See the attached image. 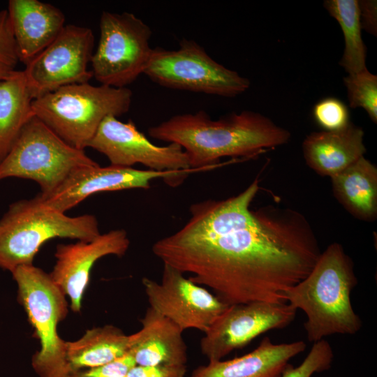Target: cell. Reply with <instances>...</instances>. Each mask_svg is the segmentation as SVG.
I'll return each mask as SVG.
<instances>
[{
  "instance_id": "cell-3",
  "label": "cell",
  "mask_w": 377,
  "mask_h": 377,
  "mask_svg": "<svg viewBox=\"0 0 377 377\" xmlns=\"http://www.w3.org/2000/svg\"><path fill=\"white\" fill-rule=\"evenodd\" d=\"M357 284L353 260L341 244L333 242L321 251L309 274L285 291L286 302L306 316L304 328L309 342L360 330L362 322L350 299Z\"/></svg>"
},
{
  "instance_id": "cell-7",
  "label": "cell",
  "mask_w": 377,
  "mask_h": 377,
  "mask_svg": "<svg viewBox=\"0 0 377 377\" xmlns=\"http://www.w3.org/2000/svg\"><path fill=\"white\" fill-rule=\"evenodd\" d=\"M98 164L84 150L63 140L34 116L0 162V181L8 177L31 179L41 194L56 188L75 169Z\"/></svg>"
},
{
  "instance_id": "cell-24",
  "label": "cell",
  "mask_w": 377,
  "mask_h": 377,
  "mask_svg": "<svg viewBox=\"0 0 377 377\" xmlns=\"http://www.w3.org/2000/svg\"><path fill=\"white\" fill-rule=\"evenodd\" d=\"M349 106L362 108L371 120L377 122V76L367 68L343 77Z\"/></svg>"
},
{
  "instance_id": "cell-17",
  "label": "cell",
  "mask_w": 377,
  "mask_h": 377,
  "mask_svg": "<svg viewBox=\"0 0 377 377\" xmlns=\"http://www.w3.org/2000/svg\"><path fill=\"white\" fill-rule=\"evenodd\" d=\"M140 322V330L128 335V353L135 364L186 365L187 346L176 324L150 306Z\"/></svg>"
},
{
  "instance_id": "cell-12",
  "label": "cell",
  "mask_w": 377,
  "mask_h": 377,
  "mask_svg": "<svg viewBox=\"0 0 377 377\" xmlns=\"http://www.w3.org/2000/svg\"><path fill=\"white\" fill-rule=\"evenodd\" d=\"M142 283L149 306L183 332L193 329L205 333L229 306L205 287L166 264H163L160 283L143 277Z\"/></svg>"
},
{
  "instance_id": "cell-1",
  "label": "cell",
  "mask_w": 377,
  "mask_h": 377,
  "mask_svg": "<svg viewBox=\"0 0 377 377\" xmlns=\"http://www.w3.org/2000/svg\"><path fill=\"white\" fill-rule=\"evenodd\" d=\"M259 188L256 177L235 195L193 204L188 221L156 241L153 253L228 305L286 303L285 291L309 274L321 251L300 212L252 209Z\"/></svg>"
},
{
  "instance_id": "cell-8",
  "label": "cell",
  "mask_w": 377,
  "mask_h": 377,
  "mask_svg": "<svg viewBox=\"0 0 377 377\" xmlns=\"http://www.w3.org/2000/svg\"><path fill=\"white\" fill-rule=\"evenodd\" d=\"M163 87L233 98L250 87L249 79L213 59L193 40H180L177 50L153 48L144 73Z\"/></svg>"
},
{
  "instance_id": "cell-14",
  "label": "cell",
  "mask_w": 377,
  "mask_h": 377,
  "mask_svg": "<svg viewBox=\"0 0 377 377\" xmlns=\"http://www.w3.org/2000/svg\"><path fill=\"white\" fill-rule=\"evenodd\" d=\"M87 147L104 154L110 165L115 166L132 168L140 163L149 170L160 172L191 169L180 145H155L136 128L133 121L122 122L114 116L103 119Z\"/></svg>"
},
{
  "instance_id": "cell-23",
  "label": "cell",
  "mask_w": 377,
  "mask_h": 377,
  "mask_svg": "<svg viewBox=\"0 0 377 377\" xmlns=\"http://www.w3.org/2000/svg\"><path fill=\"white\" fill-rule=\"evenodd\" d=\"M323 6L338 22L343 34L344 50L339 65L348 75L367 69V48L362 38L358 1L325 0Z\"/></svg>"
},
{
  "instance_id": "cell-26",
  "label": "cell",
  "mask_w": 377,
  "mask_h": 377,
  "mask_svg": "<svg viewBox=\"0 0 377 377\" xmlns=\"http://www.w3.org/2000/svg\"><path fill=\"white\" fill-rule=\"evenodd\" d=\"M313 117L323 131L340 130L350 122L347 105L334 97H326L316 103L313 108Z\"/></svg>"
},
{
  "instance_id": "cell-2",
  "label": "cell",
  "mask_w": 377,
  "mask_h": 377,
  "mask_svg": "<svg viewBox=\"0 0 377 377\" xmlns=\"http://www.w3.org/2000/svg\"><path fill=\"white\" fill-rule=\"evenodd\" d=\"M156 140L182 147L191 169L205 170L223 157H252L286 144L291 134L269 118L243 110L212 119L207 112L174 115L148 129Z\"/></svg>"
},
{
  "instance_id": "cell-6",
  "label": "cell",
  "mask_w": 377,
  "mask_h": 377,
  "mask_svg": "<svg viewBox=\"0 0 377 377\" xmlns=\"http://www.w3.org/2000/svg\"><path fill=\"white\" fill-rule=\"evenodd\" d=\"M17 286V300L39 340L40 348L32 357L39 377H69L66 341L57 332V325L68 312L66 296L50 274L32 265L17 267L13 272Z\"/></svg>"
},
{
  "instance_id": "cell-13",
  "label": "cell",
  "mask_w": 377,
  "mask_h": 377,
  "mask_svg": "<svg viewBox=\"0 0 377 377\" xmlns=\"http://www.w3.org/2000/svg\"><path fill=\"white\" fill-rule=\"evenodd\" d=\"M194 169L182 171H155L98 164L75 169L52 191L36 196L45 204L66 213L87 197L103 191L150 188L156 179H163L170 186L182 183Z\"/></svg>"
},
{
  "instance_id": "cell-28",
  "label": "cell",
  "mask_w": 377,
  "mask_h": 377,
  "mask_svg": "<svg viewBox=\"0 0 377 377\" xmlns=\"http://www.w3.org/2000/svg\"><path fill=\"white\" fill-rule=\"evenodd\" d=\"M134 365L133 357L127 353L107 364L73 371L69 377H125Z\"/></svg>"
},
{
  "instance_id": "cell-30",
  "label": "cell",
  "mask_w": 377,
  "mask_h": 377,
  "mask_svg": "<svg viewBox=\"0 0 377 377\" xmlns=\"http://www.w3.org/2000/svg\"><path fill=\"white\" fill-rule=\"evenodd\" d=\"M359 17L361 29L377 36V1L376 0L358 1Z\"/></svg>"
},
{
  "instance_id": "cell-10",
  "label": "cell",
  "mask_w": 377,
  "mask_h": 377,
  "mask_svg": "<svg viewBox=\"0 0 377 377\" xmlns=\"http://www.w3.org/2000/svg\"><path fill=\"white\" fill-rule=\"evenodd\" d=\"M94 43L91 29L66 24L55 39L22 70L33 100L66 85L88 82L93 77L88 66Z\"/></svg>"
},
{
  "instance_id": "cell-29",
  "label": "cell",
  "mask_w": 377,
  "mask_h": 377,
  "mask_svg": "<svg viewBox=\"0 0 377 377\" xmlns=\"http://www.w3.org/2000/svg\"><path fill=\"white\" fill-rule=\"evenodd\" d=\"M186 365H134L125 377H186Z\"/></svg>"
},
{
  "instance_id": "cell-20",
  "label": "cell",
  "mask_w": 377,
  "mask_h": 377,
  "mask_svg": "<svg viewBox=\"0 0 377 377\" xmlns=\"http://www.w3.org/2000/svg\"><path fill=\"white\" fill-rule=\"evenodd\" d=\"M338 202L355 218L371 222L377 217V168L364 156L330 178Z\"/></svg>"
},
{
  "instance_id": "cell-16",
  "label": "cell",
  "mask_w": 377,
  "mask_h": 377,
  "mask_svg": "<svg viewBox=\"0 0 377 377\" xmlns=\"http://www.w3.org/2000/svg\"><path fill=\"white\" fill-rule=\"evenodd\" d=\"M6 10L20 60L24 65L51 43L66 25L59 8L38 0H10Z\"/></svg>"
},
{
  "instance_id": "cell-27",
  "label": "cell",
  "mask_w": 377,
  "mask_h": 377,
  "mask_svg": "<svg viewBox=\"0 0 377 377\" xmlns=\"http://www.w3.org/2000/svg\"><path fill=\"white\" fill-rule=\"evenodd\" d=\"M20 61L17 44L6 9L0 10V81L15 72Z\"/></svg>"
},
{
  "instance_id": "cell-11",
  "label": "cell",
  "mask_w": 377,
  "mask_h": 377,
  "mask_svg": "<svg viewBox=\"0 0 377 377\" xmlns=\"http://www.w3.org/2000/svg\"><path fill=\"white\" fill-rule=\"evenodd\" d=\"M297 310L288 303L252 302L229 305L201 339L200 348L208 362L223 360L258 336L288 326Z\"/></svg>"
},
{
  "instance_id": "cell-19",
  "label": "cell",
  "mask_w": 377,
  "mask_h": 377,
  "mask_svg": "<svg viewBox=\"0 0 377 377\" xmlns=\"http://www.w3.org/2000/svg\"><path fill=\"white\" fill-rule=\"evenodd\" d=\"M364 137L352 122L337 131L311 132L302 144L304 161L318 175L331 178L364 156Z\"/></svg>"
},
{
  "instance_id": "cell-21",
  "label": "cell",
  "mask_w": 377,
  "mask_h": 377,
  "mask_svg": "<svg viewBox=\"0 0 377 377\" xmlns=\"http://www.w3.org/2000/svg\"><path fill=\"white\" fill-rule=\"evenodd\" d=\"M128 335L112 325L87 330L74 341H66L71 372L110 363L128 353Z\"/></svg>"
},
{
  "instance_id": "cell-9",
  "label": "cell",
  "mask_w": 377,
  "mask_h": 377,
  "mask_svg": "<svg viewBox=\"0 0 377 377\" xmlns=\"http://www.w3.org/2000/svg\"><path fill=\"white\" fill-rule=\"evenodd\" d=\"M151 28L133 13L103 11L100 38L91 60L93 77L101 83L125 88L144 73L153 48Z\"/></svg>"
},
{
  "instance_id": "cell-25",
  "label": "cell",
  "mask_w": 377,
  "mask_h": 377,
  "mask_svg": "<svg viewBox=\"0 0 377 377\" xmlns=\"http://www.w3.org/2000/svg\"><path fill=\"white\" fill-rule=\"evenodd\" d=\"M334 360V353L330 343L320 340L313 343L306 357L297 367L290 363L281 377H311L316 373L329 370Z\"/></svg>"
},
{
  "instance_id": "cell-4",
  "label": "cell",
  "mask_w": 377,
  "mask_h": 377,
  "mask_svg": "<svg viewBox=\"0 0 377 377\" xmlns=\"http://www.w3.org/2000/svg\"><path fill=\"white\" fill-rule=\"evenodd\" d=\"M101 234L91 214L69 216L37 196L12 203L0 219V267L13 272L32 265L41 246L54 238L91 241Z\"/></svg>"
},
{
  "instance_id": "cell-18",
  "label": "cell",
  "mask_w": 377,
  "mask_h": 377,
  "mask_svg": "<svg viewBox=\"0 0 377 377\" xmlns=\"http://www.w3.org/2000/svg\"><path fill=\"white\" fill-rule=\"evenodd\" d=\"M306 347L302 340L274 343L265 337L250 353L231 360L208 362L193 369L189 377H281L289 361Z\"/></svg>"
},
{
  "instance_id": "cell-5",
  "label": "cell",
  "mask_w": 377,
  "mask_h": 377,
  "mask_svg": "<svg viewBox=\"0 0 377 377\" xmlns=\"http://www.w3.org/2000/svg\"><path fill=\"white\" fill-rule=\"evenodd\" d=\"M132 96L127 87L73 84L34 99L32 110L67 144L84 150L105 117L129 110Z\"/></svg>"
},
{
  "instance_id": "cell-15",
  "label": "cell",
  "mask_w": 377,
  "mask_h": 377,
  "mask_svg": "<svg viewBox=\"0 0 377 377\" xmlns=\"http://www.w3.org/2000/svg\"><path fill=\"white\" fill-rule=\"evenodd\" d=\"M129 245L128 234L122 229L101 233L91 241L78 240L73 244L57 245L56 263L50 275L69 298L70 307L74 313L81 311L94 263L106 256H124Z\"/></svg>"
},
{
  "instance_id": "cell-22",
  "label": "cell",
  "mask_w": 377,
  "mask_h": 377,
  "mask_svg": "<svg viewBox=\"0 0 377 377\" xmlns=\"http://www.w3.org/2000/svg\"><path fill=\"white\" fill-rule=\"evenodd\" d=\"M32 101L23 71L0 81V162L33 117Z\"/></svg>"
}]
</instances>
